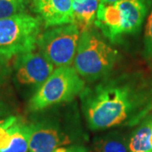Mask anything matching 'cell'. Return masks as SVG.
Wrapping results in <instances>:
<instances>
[{
    "label": "cell",
    "instance_id": "cell-1",
    "mask_svg": "<svg viewBox=\"0 0 152 152\" xmlns=\"http://www.w3.org/2000/svg\"><path fill=\"white\" fill-rule=\"evenodd\" d=\"M82 109L92 130H104L134 122L141 105L140 96L124 78L100 82L81 93Z\"/></svg>",
    "mask_w": 152,
    "mask_h": 152
},
{
    "label": "cell",
    "instance_id": "cell-2",
    "mask_svg": "<svg viewBox=\"0 0 152 152\" xmlns=\"http://www.w3.org/2000/svg\"><path fill=\"white\" fill-rule=\"evenodd\" d=\"M147 13L145 0H120L114 4L100 2L95 24L111 42L137 32Z\"/></svg>",
    "mask_w": 152,
    "mask_h": 152
},
{
    "label": "cell",
    "instance_id": "cell-3",
    "mask_svg": "<svg viewBox=\"0 0 152 152\" xmlns=\"http://www.w3.org/2000/svg\"><path fill=\"white\" fill-rule=\"evenodd\" d=\"M118 52L99 37L87 30L81 33L74 59L76 72L89 81L107 76L113 69Z\"/></svg>",
    "mask_w": 152,
    "mask_h": 152
},
{
    "label": "cell",
    "instance_id": "cell-4",
    "mask_svg": "<svg viewBox=\"0 0 152 152\" xmlns=\"http://www.w3.org/2000/svg\"><path fill=\"white\" fill-rule=\"evenodd\" d=\"M42 20L26 13L0 20V58L31 52L37 46Z\"/></svg>",
    "mask_w": 152,
    "mask_h": 152
},
{
    "label": "cell",
    "instance_id": "cell-5",
    "mask_svg": "<svg viewBox=\"0 0 152 152\" xmlns=\"http://www.w3.org/2000/svg\"><path fill=\"white\" fill-rule=\"evenodd\" d=\"M85 81L75 68L58 67L30 100L29 108L41 111L55 104L72 101L85 90Z\"/></svg>",
    "mask_w": 152,
    "mask_h": 152
},
{
    "label": "cell",
    "instance_id": "cell-6",
    "mask_svg": "<svg viewBox=\"0 0 152 152\" xmlns=\"http://www.w3.org/2000/svg\"><path fill=\"white\" fill-rule=\"evenodd\" d=\"M81 33L74 24L49 29L40 35V53L57 67H69L75 59Z\"/></svg>",
    "mask_w": 152,
    "mask_h": 152
},
{
    "label": "cell",
    "instance_id": "cell-7",
    "mask_svg": "<svg viewBox=\"0 0 152 152\" xmlns=\"http://www.w3.org/2000/svg\"><path fill=\"white\" fill-rule=\"evenodd\" d=\"M15 78L21 85L41 86L54 70V65L40 52L33 51L17 56Z\"/></svg>",
    "mask_w": 152,
    "mask_h": 152
},
{
    "label": "cell",
    "instance_id": "cell-8",
    "mask_svg": "<svg viewBox=\"0 0 152 152\" xmlns=\"http://www.w3.org/2000/svg\"><path fill=\"white\" fill-rule=\"evenodd\" d=\"M29 152H53L69 143L68 137L48 122L34 123L28 125Z\"/></svg>",
    "mask_w": 152,
    "mask_h": 152
},
{
    "label": "cell",
    "instance_id": "cell-9",
    "mask_svg": "<svg viewBox=\"0 0 152 152\" xmlns=\"http://www.w3.org/2000/svg\"><path fill=\"white\" fill-rule=\"evenodd\" d=\"M41 16L46 28L73 24L72 0H41L34 7Z\"/></svg>",
    "mask_w": 152,
    "mask_h": 152
},
{
    "label": "cell",
    "instance_id": "cell-10",
    "mask_svg": "<svg viewBox=\"0 0 152 152\" xmlns=\"http://www.w3.org/2000/svg\"><path fill=\"white\" fill-rule=\"evenodd\" d=\"M101 0H79L73 1L74 22L80 33L89 30L95 22Z\"/></svg>",
    "mask_w": 152,
    "mask_h": 152
},
{
    "label": "cell",
    "instance_id": "cell-11",
    "mask_svg": "<svg viewBox=\"0 0 152 152\" xmlns=\"http://www.w3.org/2000/svg\"><path fill=\"white\" fill-rule=\"evenodd\" d=\"M152 134V118L147 120L134 133L129 143L130 152H152L151 136Z\"/></svg>",
    "mask_w": 152,
    "mask_h": 152
},
{
    "label": "cell",
    "instance_id": "cell-12",
    "mask_svg": "<svg viewBox=\"0 0 152 152\" xmlns=\"http://www.w3.org/2000/svg\"><path fill=\"white\" fill-rule=\"evenodd\" d=\"M128 149L126 140L117 133L108 134L95 141L96 152H128Z\"/></svg>",
    "mask_w": 152,
    "mask_h": 152
},
{
    "label": "cell",
    "instance_id": "cell-13",
    "mask_svg": "<svg viewBox=\"0 0 152 152\" xmlns=\"http://www.w3.org/2000/svg\"><path fill=\"white\" fill-rule=\"evenodd\" d=\"M29 140V129L28 125L25 124L20 121L17 126L10 145L5 151L1 152H27Z\"/></svg>",
    "mask_w": 152,
    "mask_h": 152
},
{
    "label": "cell",
    "instance_id": "cell-14",
    "mask_svg": "<svg viewBox=\"0 0 152 152\" xmlns=\"http://www.w3.org/2000/svg\"><path fill=\"white\" fill-rule=\"evenodd\" d=\"M26 4V3L17 1L0 0V20L25 13Z\"/></svg>",
    "mask_w": 152,
    "mask_h": 152
},
{
    "label": "cell",
    "instance_id": "cell-15",
    "mask_svg": "<svg viewBox=\"0 0 152 152\" xmlns=\"http://www.w3.org/2000/svg\"><path fill=\"white\" fill-rule=\"evenodd\" d=\"M145 54L147 58H152V12L147 20L145 31Z\"/></svg>",
    "mask_w": 152,
    "mask_h": 152
},
{
    "label": "cell",
    "instance_id": "cell-16",
    "mask_svg": "<svg viewBox=\"0 0 152 152\" xmlns=\"http://www.w3.org/2000/svg\"><path fill=\"white\" fill-rule=\"evenodd\" d=\"M4 67H5L4 66V60L0 58V83L3 81L4 76V74H5Z\"/></svg>",
    "mask_w": 152,
    "mask_h": 152
},
{
    "label": "cell",
    "instance_id": "cell-17",
    "mask_svg": "<svg viewBox=\"0 0 152 152\" xmlns=\"http://www.w3.org/2000/svg\"><path fill=\"white\" fill-rule=\"evenodd\" d=\"M66 152H86V151L82 147H71L67 149Z\"/></svg>",
    "mask_w": 152,
    "mask_h": 152
},
{
    "label": "cell",
    "instance_id": "cell-18",
    "mask_svg": "<svg viewBox=\"0 0 152 152\" xmlns=\"http://www.w3.org/2000/svg\"><path fill=\"white\" fill-rule=\"evenodd\" d=\"M120 0H101V2L105 3V4H114V3H117Z\"/></svg>",
    "mask_w": 152,
    "mask_h": 152
},
{
    "label": "cell",
    "instance_id": "cell-19",
    "mask_svg": "<svg viewBox=\"0 0 152 152\" xmlns=\"http://www.w3.org/2000/svg\"><path fill=\"white\" fill-rule=\"evenodd\" d=\"M67 151V148H63V147H59L58 149H56L53 152H66Z\"/></svg>",
    "mask_w": 152,
    "mask_h": 152
},
{
    "label": "cell",
    "instance_id": "cell-20",
    "mask_svg": "<svg viewBox=\"0 0 152 152\" xmlns=\"http://www.w3.org/2000/svg\"><path fill=\"white\" fill-rule=\"evenodd\" d=\"M31 1H32L33 6H34V7H35V6L37 5V4L38 3H39V2H40V1H41V0H31Z\"/></svg>",
    "mask_w": 152,
    "mask_h": 152
},
{
    "label": "cell",
    "instance_id": "cell-21",
    "mask_svg": "<svg viewBox=\"0 0 152 152\" xmlns=\"http://www.w3.org/2000/svg\"><path fill=\"white\" fill-rule=\"evenodd\" d=\"M10 1H17V2H21V3H27V0H10Z\"/></svg>",
    "mask_w": 152,
    "mask_h": 152
},
{
    "label": "cell",
    "instance_id": "cell-22",
    "mask_svg": "<svg viewBox=\"0 0 152 152\" xmlns=\"http://www.w3.org/2000/svg\"><path fill=\"white\" fill-rule=\"evenodd\" d=\"M151 146H152V134H151Z\"/></svg>",
    "mask_w": 152,
    "mask_h": 152
},
{
    "label": "cell",
    "instance_id": "cell-23",
    "mask_svg": "<svg viewBox=\"0 0 152 152\" xmlns=\"http://www.w3.org/2000/svg\"><path fill=\"white\" fill-rule=\"evenodd\" d=\"M3 108V107H2V105L0 104V113H1V109Z\"/></svg>",
    "mask_w": 152,
    "mask_h": 152
},
{
    "label": "cell",
    "instance_id": "cell-24",
    "mask_svg": "<svg viewBox=\"0 0 152 152\" xmlns=\"http://www.w3.org/2000/svg\"><path fill=\"white\" fill-rule=\"evenodd\" d=\"M72 1H79V0H72Z\"/></svg>",
    "mask_w": 152,
    "mask_h": 152
}]
</instances>
